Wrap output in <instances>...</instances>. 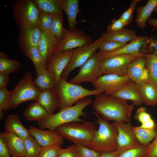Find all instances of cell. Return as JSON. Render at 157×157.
Listing matches in <instances>:
<instances>
[{
    "label": "cell",
    "instance_id": "836d02e7",
    "mask_svg": "<svg viewBox=\"0 0 157 157\" xmlns=\"http://www.w3.org/2000/svg\"><path fill=\"white\" fill-rule=\"evenodd\" d=\"M63 13L53 15L50 31V34L57 39L61 40L65 32L63 25Z\"/></svg>",
    "mask_w": 157,
    "mask_h": 157
},
{
    "label": "cell",
    "instance_id": "d6a6232c",
    "mask_svg": "<svg viewBox=\"0 0 157 157\" xmlns=\"http://www.w3.org/2000/svg\"><path fill=\"white\" fill-rule=\"evenodd\" d=\"M157 125L153 129L142 128L139 126L133 127V131L140 144L148 145L153 140L156 135Z\"/></svg>",
    "mask_w": 157,
    "mask_h": 157
},
{
    "label": "cell",
    "instance_id": "3957f363",
    "mask_svg": "<svg viewBox=\"0 0 157 157\" xmlns=\"http://www.w3.org/2000/svg\"><path fill=\"white\" fill-rule=\"evenodd\" d=\"M97 130L94 123L84 121L63 124L54 131L74 144H79L90 149Z\"/></svg>",
    "mask_w": 157,
    "mask_h": 157
},
{
    "label": "cell",
    "instance_id": "277c9868",
    "mask_svg": "<svg viewBox=\"0 0 157 157\" xmlns=\"http://www.w3.org/2000/svg\"><path fill=\"white\" fill-rule=\"evenodd\" d=\"M97 117L95 123L99 124L90 149L100 152H109L117 149L118 131L113 122L103 119L97 113L92 112Z\"/></svg>",
    "mask_w": 157,
    "mask_h": 157
},
{
    "label": "cell",
    "instance_id": "7402d4cb",
    "mask_svg": "<svg viewBox=\"0 0 157 157\" xmlns=\"http://www.w3.org/2000/svg\"><path fill=\"white\" fill-rule=\"evenodd\" d=\"M60 6L67 17L69 30L75 29L76 18L79 12L78 0H58Z\"/></svg>",
    "mask_w": 157,
    "mask_h": 157
},
{
    "label": "cell",
    "instance_id": "1f68e13d",
    "mask_svg": "<svg viewBox=\"0 0 157 157\" xmlns=\"http://www.w3.org/2000/svg\"><path fill=\"white\" fill-rule=\"evenodd\" d=\"M145 67L148 71L147 82L157 87V56L154 54H145Z\"/></svg>",
    "mask_w": 157,
    "mask_h": 157
},
{
    "label": "cell",
    "instance_id": "ac0fdd59",
    "mask_svg": "<svg viewBox=\"0 0 157 157\" xmlns=\"http://www.w3.org/2000/svg\"><path fill=\"white\" fill-rule=\"evenodd\" d=\"M110 96L127 101H131L134 106H139L143 103L137 84L130 79Z\"/></svg>",
    "mask_w": 157,
    "mask_h": 157
},
{
    "label": "cell",
    "instance_id": "d4e9b609",
    "mask_svg": "<svg viewBox=\"0 0 157 157\" xmlns=\"http://www.w3.org/2000/svg\"><path fill=\"white\" fill-rule=\"evenodd\" d=\"M145 54L135 59L130 64L128 69L127 76L130 80L137 84L141 81L144 70L146 67Z\"/></svg>",
    "mask_w": 157,
    "mask_h": 157
},
{
    "label": "cell",
    "instance_id": "44dd1931",
    "mask_svg": "<svg viewBox=\"0 0 157 157\" xmlns=\"http://www.w3.org/2000/svg\"><path fill=\"white\" fill-rule=\"evenodd\" d=\"M3 134L11 156L23 157L25 154L24 140L9 129H5Z\"/></svg>",
    "mask_w": 157,
    "mask_h": 157
},
{
    "label": "cell",
    "instance_id": "8fae6325",
    "mask_svg": "<svg viewBox=\"0 0 157 157\" xmlns=\"http://www.w3.org/2000/svg\"><path fill=\"white\" fill-rule=\"evenodd\" d=\"M113 122L118 131L117 149L124 151L140 144L133 131L131 123L121 122Z\"/></svg>",
    "mask_w": 157,
    "mask_h": 157
},
{
    "label": "cell",
    "instance_id": "11a10c76",
    "mask_svg": "<svg viewBox=\"0 0 157 157\" xmlns=\"http://www.w3.org/2000/svg\"><path fill=\"white\" fill-rule=\"evenodd\" d=\"M154 11L157 12V6L155 8ZM149 24L154 28H157V20L151 18L149 20Z\"/></svg>",
    "mask_w": 157,
    "mask_h": 157
},
{
    "label": "cell",
    "instance_id": "b9f144b4",
    "mask_svg": "<svg viewBox=\"0 0 157 157\" xmlns=\"http://www.w3.org/2000/svg\"><path fill=\"white\" fill-rule=\"evenodd\" d=\"M61 148L57 145L42 147L38 157H57Z\"/></svg>",
    "mask_w": 157,
    "mask_h": 157
},
{
    "label": "cell",
    "instance_id": "db71d44e",
    "mask_svg": "<svg viewBox=\"0 0 157 157\" xmlns=\"http://www.w3.org/2000/svg\"><path fill=\"white\" fill-rule=\"evenodd\" d=\"M148 76V71L147 69L145 67L140 82L144 81L147 82Z\"/></svg>",
    "mask_w": 157,
    "mask_h": 157
},
{
    "label": "cell",
    "instance_id": "9c48e42d",
    "mask_svg": "<svg viewBox=\"0 0 157 157\" xmlns=\"http://www.w3.org/2000/svg\"><path fill=\"white\" fill-rule=\"evenodd\" d=\"M102 60L95 52L81 67L77 74L69 82L79 84L85 82L94 81L103 74L101 69Z\"/></svg>",
    "mask_w": 157,
    "mask_h": 157
},
{
    "label": "cell",
    "instance_id": "60d3db41",
    "mask_svg": "<svg viewBox=\"0 0 157 157\" xmlns=\"http://www.w3.org/2000/svg\"><path fill=\"white\" fill-rule=\"evenodd\" d=\"M76 146L78 157H99L101 152L97 151L81 145L74 144Z\"/></svg>",
    "mask_w": 157,
    "mask_h": 157
},
{
    "label": "cell",
    "instance_id": "9a60e30c",
    "mask_svg": "<svg viewBox=\"0 0 157 157\" xmlns=\"http://www.w3.org/2000/svg\"><path fill=\"white\" fill-rule=\"evenodd\" d=\"M92 40L83 32L78 29L70 31L65 29L61 40V51H65L81 47L92 42Z\"/></svg>",
    "mask_w": 157,
    "mask_h": 157
},
{
    "label": "cell",
    "instance_id": "f546056e",
    "mask_svg": "<svg viewBox=\"0 0 157 157\" xmlns=\"http://www.w3.org/2000/svg\"><path fill=\"white\" fill-rule=\"evenodd\" d=\"M42 13L55 15L63 13L58 0H33Z\"/></svg>",
    "mask_w": 157,
    "mask_h": 157
},
{
    "label": "cell",
    "instance_id": "c3c4849f",
    "mask_svg": "<svg viewBox=\"0 0 157 157\" xmlns=\"http://www.w3.org/2000/svg\"><path fill=\"white\" fill-rule=\"evenodd\" d=\"M7 147L3 132L0 134V157H11Z\"/></svg>",
    "mask_w": 157,
    "mask_h": 157
},
{
    "label": "cell",
    "instance_id": "816d5d0a",
    "mask_svg": "<svg viewBox=\"0 0 157 157\" xmlns=\"http://www.w3.org/2000/svg\"><path fill=\"white\" fill-rule=\"evenodd\" d=\"M124 151L117 149L115 151L109 152H103L101 153L99 157H117V156Z\"/></svg>",
    "mask_w": 157,
    "mask_h": 157
},
{
    "label": "cell",
    "instance_id": "681fc988",
    "mask_svg": "<svg viewBox=\"0 0 157 157\" xmlns=\"http://www.w3.org/2000/svg\"><path fill=\"white\" fill-rule=\"evenodd\" d=\"M150 43L147 49V51L149 53L155 54L157 56V38H150Z\"/></svg>",
    "mask_w": 157,
    "mask_h": 157
},
{
    "label": "cell",
    "instance_id": "ee69618b",
    "mask_svg": "<svg viewBox=\"0 0 157 157\" xmlns=\"http://www.w3.org/2000/svg\"><path fill=\"white\" fill-rule=\"evenodd\" d=\"M134 117L135 119L141 124L153 119L150 114L147 112L146 109L142 106H141L138 109Z\"/></svg>",
    "mask_w": 157,
    "mask_h": 157
},
{
    "label": "cell",
    "instance_id": "d590c367",
    "mask_svg": "<svg viewBox=\"0 0 157 157\" xmlns=\"http://www.w3.org/2000/svg\"><path fill=\"white\" fill-rule=\"evenodd\" d=\"M24 141L25 154L23 157H38L42 147L34 138L30 135Z\"/></svg>",
    "mask_w": 157,
    "mask_h": 157
},
{
    "label": "cell",
    "instance_id": "bcb514c9",
    "mask_svg": "<svg viewBox=\"0 0 157 157\" xmlns=\"http://www.w3.org/2000/svg\"><path fill=\"white\" fill-rule=\"evenodd\" d=\"M126 26L123 21L120 18L113 20L108 25L107 33L119 31Z\"/></svg>",
    "mask_w": 157,
    "mask_h": 157
},
{
    "label": "cell",
    "instance_id": "6da1fadb",
    "mask_svg": "<svg viewBox=\"0 0 157 157\" xmlns=\"http://www.w3.org/2000/svg\"><path fill=\"white\" fill-rule=\"evenodd\" d=\"M134 106L129 104L127 101L103 93L97 95L92 104L94 111L104 120L129 123Z\"/></svg>",
    "mask_w": 157,
    "mask_h": 157
},
{
    "label": "cell",
    "instance_id": "e575fe53",
    "mask_svg": "<svg viewBox=\"0 0 157 157\" xmlns=\"http://www.w3.org/2000/svg\"><path fill=\"white\" fill-rule=\"evenodd\" d=\"M21 63L17 60L8 59L7 57H0V72L9 74L18 71Z\"/></svg>",
    "mask_w": 157,
    "mask_h": 157
},
{
    "label": "cell",
    "instance_id": "74e56055",
    "mask_svg": "<svg viewBox=\"0 0 157 157\" xmlns=\"http://www.w3.org/2000/svg\"><path fill=\"white\" fill-rule=\"evenodd\" d=\"M148 146L140 144L135 148L123 152L117 157H147L146 150Z\"/></svg>",
    "mask_w": 157,
    "mask_h": 157
},
{
    "label": "cell",
    "instance_id": "ba28073f",
    "mask_svg": "<svg viewBox=\"0 0 157 157\" xmlns=\"http://www.w3.org/2000/svg\"><path fill=\"white\" fill-rule=\"evenodd\" d=\"M104 39L103 34L99 38L87 45L73 50L71 59L63 72L61 78L67 81L71 72L75 69L80 67L99 49Z\"/></svg>",
    "mask_w": 157,
    "mask_h": 157
},
{
    "label": "cell",
    "instance_id": "f35d334b",
    "mask_svg": "<svg viewBox=\"0 0 157 157\" xmlns=\"http://www.w3.org/2000/svg\"><path fill=\"white\" fill-rule=\"evenodd\" d=\"M141 0H133L131 1L129 7L121 15L120 18L124 22L126 25L130 24L133 18V13L137 3Z\"/></svg>",
    "mask_w": 157,
    "mask_h": 157
},
{
    "label": "cell",
    "instance_id": "7bdbcfd3",
    "mask_svg": "<svg viewBox=\"0 0 157 157\" xmlns=\"http://www.w3.org/2000/svg\"><path fill=\"white\" fill-rule=\"evenodd\" d=\"M10 97V91L6 87L0 89V110L7 111Z\"/></svg>",
    "mask_w": 157,
    "mask_h": 157
},
{
    "label": "cell",
    "instance_id": "9f6ffc18",
    "mask_svg": "<svg viewBox=\"0 0 157 157\" xmlns=\"http://www.w3.org/2000/svg\"><path fill=\"white\" fill-rule=\"evenodd\" d=\"M3 117L4 114L3 111L2 110H0V118L1 120L3 119Z\"/></svg>",
    "mask_w": 157,
    "mask_h": 157
},
{
    "label": "cell",
    "instance_id": "52a82bcc",
    "mask_svg": "<svg viewBox=\"0 0 157 157\" xmlns=\"http://www.w3.org/2000/svg\"><path fill=\"white\" fill-rule=\"evenodd\" d=\"M11 6L20 28L38 24L40 12L33 0H17Z\"/></svg>",
    "mask_w": 157,
    "mask_h": 157
},
{
    "label": "cell",
    "instance_id": "ab89813d",
    "mask_svg": "<svg viewBox=\"0 0 157 157\" xmlns=\"http://www.w3.org/2000/svg\"><path fill=\"white\" fill-rule=\"evenodd\" d=\"M53 15L40 12L38 25L42 30L50 33V28Z\"/></svg>",
    "mask_w": 157,
    "mask_h": 157
},
{
    "label": "cell",
    "instance_id": "8992f818",
    "mask_svg": "<svg viewBox=\"0 0 157 157\" xmlns=\"http://www.w3.org/2000/svg\"><path fill=\"white\" fill-rule=\"evenodd\" d=\"M32 73L26 72L15 87L10 91L7 110L15 109L21 104L31 100L37 101L40 91L35 85Z\"/></svg>",
    "mask_w": 157,
    "mask_h": 157
},
{
    "label": "cell",
    "instance_id": "4dcf8cb0",
    "mask_svg": "<svg viewBox=\"0 0 157 157\" xmlns=\"http://www.w3.org/2000/svg\"><path fill=\"white\" fill-rule=\"evenodd\" d=\"M22 51L23 54L29 58L33 63L36 76L40 70L47 68L46 64L42 58L37 46L31 47Z\"/></svg>",
    "mask_w": 157,
    "mask_h": 157
},
{
    "label": "cell",
    "instance_id": "f907efd6",
    "mask_svg": "<svg viewBox=\"0 0 157 157\" xmlns=\"http://www.w3.org/2000/svg\"><path fill=\"white\" fill-rule=\"evenodd\" d=\"M10 81L9 74L0 72V89L6 87Z\"/></svg>",
    "mask_w": 157,
    "mask_h": 157
},
{
    "label": "cell",
    "instance_id": "f6af8a7d",
    "mask_svg": "<svg viewBox=\"0 0 157 157\" xmlns=\"http://www.w3.org/2000/svg\"><path fill=\"white\" fill-rule=\"evenodd\" d=\"M57 157H78L76 146L74 144L65 149L61 148Z\"/></svg>",
    "mask_w": 157,
    "mask_h": 157
},
{
    "label": "cell",
    "instance_id": "30bf717a",
    "mask_svg": "<svg viewBox=\"0 0 157 157\" xmlns=\"http://www.w3.org/2000/svg\"><path fill=\"white\" fill-rule=\"evenodd\" d=\"M144 54H119L102 60L101 69L103 74H113L121 76H127L130 64L137 58Z\"/></svg>",
    "mask_w": 157,
    "mask_h": 157
},
{
    "label": "cell",
    "instance_id": "e0dca14e",
    "mask_svg": "<svg viewBox=\"0 0 157 157\" xmlns=\"http://www.w3.org/2000/svg\"><path fill=\"white\" fill-rule=\"evenodd\" d=\"M29 129L30 135L42 147L61 146L63 144L64 139L54 131L44 130L32 126H30Z\"/></svg>",
    "mask_w": 157,
    "mask_h": 157
},
{
    "label": "cell",
    "instance_id": "5b68a950",
    "mask_svg": "<svg viewBox=\"0 0 157 157\" xmlns=\"http://www.w3.org/2000/svg\"><path fill=\"white\" fill-rule=\"evenodd\" d=\"M56 88L60 99L59 110L65 107L73 105L79 100L84 98L102 94L97 90H90L79 84L67 82L62 78Z\"/></svg>",
    "mask_w": 157,
    "mask_h": 157
},
{
    "label": "cell",
    "instance_id": "7dc6e473",
    "mask_svg": "<svg viewBox=\"0 0 157 157\" xmlns=\"http://www.w3.org/2000/svg\"><path fill=\"white\" fill-rule=\"evenodd\" d=\"M147 157H157V125L156 135L152 141L147 147Z\"/></svg>",
    "mask_w": 157,
    "mask_h": 157
},
{
    "label": "cell",
    "instance_id": "f1b7e54d",
    "mask_svg": "<svg viewBox=\"0 0 157 157\" xmlns=\"http://www.w3.org/2000/svg\"><path fill=\"white\" fill-rule=\"evenodd\" d=\"M104 35V41H114L125 43L131 42L138 37L134 31L124 28L117 31L106 32Z\"/></svg>",
    "mask_w": 157,
    "mask_h": 157
},
{
    "label": "cell",
    "instance_id": "2e32d148",
    "mask_svg": "<svg viewBox=\"0 0 157 157\" xmlns=\"http://www.w3.org/2000/svg\"><path fill=\"white\" fill-rule=\"evenodd\" d=\"M73 50L60 51L56 53L47 64V69L54 76L56 87L61 78L63 72L72 57Z\"/></svg>",
    "mask_w": 157,
    "mask_h": 157
},
{
    "label": "cell",
    "instance_id": "484cf974",
    "mask_svg": "<svg viewBox=\"0 0 157 157\" xmlns=\"http://www.w3.org/2000/svg\"><path fill=\"white\" fill-rule=\"evenodd\" d=\"M33 81L35 86L40 91L56 88L54 76L47 68L40 70Z\"/></svg>",
    "mask_w": 157,
    "mask_h": 157
},
{
    "label": "cell",
    "instance_id": "603a6c76",
    "mask_svg": "<svg viewBox=\"0 0 157 157\" xmlns=\"http://www.w3.org/2000/svg\"><path fill=\"white\" fill-rule=\"evenodd\" d=\"M5 129L12 131L24 140L30 135L29 129L25 127L19 117L15 114H10L4 122Z\"/></svg>",
    "mask_w": 157,
    "mask_h": 157
},
{
    "label": "cell",
    "instance_id": "ffe728a7",
    "mask_svg": "<svg viewBox=\"0 0 157 157\" xmlns=\"http://www.w3.org/2000/svg\"><path fill=\"white\" fill-rule=\"evenodd\" d=\"M36 101L44 108L49 115L54 114L60 105L59 97L55 88L41 91Z\"/></svg>",
    "mask_w": 157,
    "mask_h": 157
},
{
    "label": "cell",
    "instance_id": "8d00e7d4",
    "mask_svg": "<svg viewBox=\"0 0 157 157\" xmlns=\"http://www.w3.org/2000/svg\"><path fill=\"white\" fill-rule=\"evenodd\" d=\"M127 43L114 41L103 40L100 45L98 53H103L114 51L121 48Z\"/></svg>",
    "mask_w": 157,
    "mask_h": 157
},
{
    "label": "cell",
    "instance_id": "83f0119b",
    "mask_svg": "<svg viewBox=\"0 0 157 157\" xmlns=\"http://www.w3.org/2000/svg\"><path fill=\"white\" fill-rule=\"evenodd\" d=\"M23 115L27 120L38 122L46 118L49 115L44 108L36 101L27 106L24 112Z\"/></svg>",
    "mask_w": 157,
    "mask_h": 157
},
{
    "label": "cell",
    "instance_id": "f5cc1de1",
    "mask_svg": "<svg viewBox=\"0 0 157 157\" xmlns=\"http://www.w3.org/2000/svg\"><path fill=\"white\" fill-rule=\"evenodd\" d=\"M157 124L154 120L152 119L146 122L141 124L139 126L144 129H153L156 127Z\"/></svg>",
    "mask_w": 157,
    "mask_h": 157
},
{
    "label": "cell",
    "instance_id": "7c38bea8",
    "mask_svg": "<svg viewBox=\"0 0 157 157\" xmlns=\"http://www.w3.org/2000/svg\"><path fill=\"white\" fill-rule=\"evenodd\" d=\"M130 79L127 76H121L113 74L100 76L92 83L95 89L110 95L123 86Z\"/></svg>",
    "mask_w": 157,
    "mask_h": 157
},
{
    "label": "cell",
    "instance_id": "cb8c5ba5",
    "mask_svg": "<svg viewBox=\"0 0 157 157\" xmlns=\"http://www.w3.org/2000/svg\"><path fill=\"white\" fill-rule=\"evenodd\" d=\"M143 103L151 106L157 105V87L147 82L137 84Z\"/></svg>",
    "mask_w": 157,
    "mask_h": 157
},
{
    "label": "cell",
    "instance_id": "5bb4252c",
    "mask_svg": "<svg viewBox=\"0 0 157 157\" xmlns=\"http://www.w3.org/2000/svg\"><path fill=\"white\" fill-rule=\"evenodd\" d=\"M42 31L38 47L46 65L56 53L61 51V40L57 39L50 33Z\"/></svg>",
    "mask_w": 157,
    "mask_h": 157
},
{
    "label": "cell",
    "instance_id": "7a4b0ae2",
    "mask_svg": "<svg viewBox=\"0 0 157 157\" xmlns=\"http://www.w3.org/2000/svg\"><path fill=\"white\" fill-rule=\"evenodd\" d=\"M92 103L91 99L87 97L78 101L72 106L65 107L57 113L50 115L46 118L38 122L39 128L54 131L59 126L72 122H83L81 116H85L84 109Z\"/></svg>",
    "mask_w": 157,
    "mask_h": 157
},
{
    "label": "cell",
    "instance_id": "4316f807",
    "mask_svg": "<svg viewBox=\"0 0 157 157\" xmlns=\"http://www.w3.org/2000/svg\"><path fill=\"white\" fill-rule=\"evenodd\" d=\"M157 6V0H149L144 6L137 8L135 23L138 27L144 28L146 26L147 21Z\"/></svg>",
    "mask_w": 157,
    "mask_h": 157
},
{
    "label": "cell",
    "instance_id": "4fadbf2b",
    "mask_svg": "<svg viewBox=\"0 0 157 157\" xmlns=\"http://www.w3.org/2000/svg\"><path fill=\"white\" fill-rule=\"evenodd\" d=\"M150 41V38L145 36H138L134 40L121 48L109 53H98L102 60L110 57L119 54H135L145 53Z\"/></svg>",
    "mask_w": 157,
    "mask_h": 157
},
{
    "label": "cell",
    "instance_id": "d6986e66",
    "mask_svg": "<svg viewBox=\"0 0 157 157\" xmlns=\"http://www.w3.org/2000/svg\"><path fill=\"white\" fill-rule=\"evenodd\" d=\"M42 34L38 24L20 28L18 39L19 48L22 51L31 47H38Z\"/></svg>",
    "mask_w": 157,
    "mask_h": 157
}]
</instances>
